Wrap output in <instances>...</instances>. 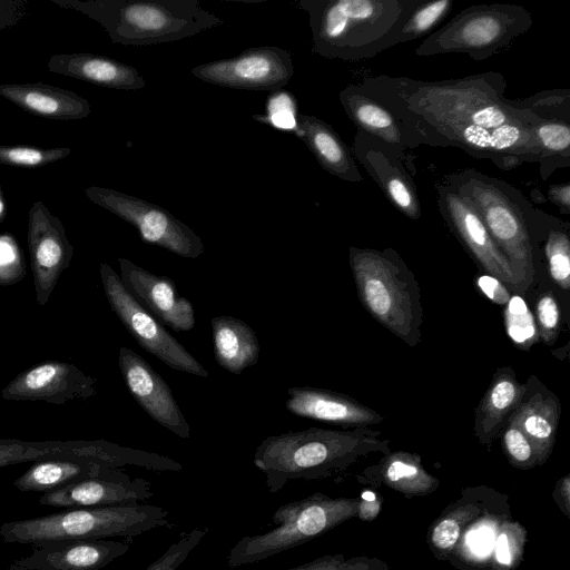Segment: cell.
Masks as SVG:
<instances>
[{
  "mask_svg": "<svg viewBox=\"0 0 570 570\" xmlns=\"http://www.w3.org/2000/svg\"><path fill=\"white\" fill-rule=\"evenodd\" d=\"M503 321L507 335L515 347L528 351L539 340L535 318L523 297L511 295L504 305Z\"/></svg>",
  "mask_w": 570,
  "mask_h": 570,
  "instance_id": "e575fe53",
  "label": "cell"
},
{
  "mask_svg": "<svg viewBox=\"0 0 570 570\" xmlns=\"http://www.w3.org/2000/svg\"><path fill=\"white\" fill-rule=\"evenodd\" d=\"M285 407L292 414L343 426L368 428L384 417L350 395L313 386H294L287 391Z\"/></svg>",
  "mask_w": 570,
  "mask_h": 570,
  "instance_id": "603a6c76",
  "label": "cell"
},
{
  "mask_svg": "<svg viewBox=\"0 0 570 570\" xmlns=\"http://www.w3.org/2000/svg\"><path fill=\"white\" fill-rule=\"evenodd\" d=\"M532 24L531 13L519 4L470 6L431 32L415 48V55L464 53L483 61L508 49Z\"/></svg>",
  "mask_w": 570,
  "mask_h": 570,
  "instance_id": "30bf717a",
  "label": "cell"
},
{
  "mask_svg": "<svg viewBox=\"0 0 570 570\" xmlns=\"http://www.w3.org/2000/svg\"><path fill=\"white\" fill-rule=\"evenodd\" d=\"M207 533L208 529L200 528L184 533L177 542L173 543L145 570H177Z\"/></svg>",
  "mask_w": 570,
  "mask_h": 570,
  "instance_id": "7bdbcfd3",
  "label": "cell"
},
{
  "mask_svg": "<svg viewBox=\"0 0 570 570\" xmlns=\"http://www.w3.org/2000/svg\"><path fill=\"white\" fill-rule=\"evenodd\" d=\"M118 364L128 391L146 413L179 438L188 439L189 424L170 387L156 370L125 346L119 350Z\"/></svg>",
  "mask_w": 570,
  "mask_h": 570,
  "instance_id": "d6986e66",
  "label": "cell"
},
{
  "mask_svg": "<svg viewBox=\"0 0 570 570\" xmlns=\"http://www.w3.org/2000/svg\"><path fill=\"white\" fill-rule=\"evenodd\" d=\"M569 224L546 214L544 255L549 274L554 283L563 289L570 287V239Z\"/></svg>",
  "mask_w": 570,
  "mask_h": 570,
  "instance_id": "836d02e7",
  "label": "cell"
},
{
  "mask_svg": "<svg viewBox=\"0 0 570 570\" xmlns=\"http://www.w3.org/2000/svg\"><path fill=\"white\" fill-rule=\"evenodd\" d=\"M97 21L114 43L150 46L195 36L224 23L198 0H51Z\"/></svg>",
  "mask_w": 570,
  "mask_h": 570,
  "instance_id": "8992f818",
  "label": "cell"
},
{
  "mask_svg": "<svg viewBox=\"0 0 570 570\" xmlns=\"http://www.w3.org/2000/svg\"><path fill=\"white\" fill-rule=\"evenodd\" d=\"M421 0H299L309 19L313 52L362 61L399 45L402 27Z\"/></svg>",
  "mask_w": 570,
  "mask_h": 570,
  "instance_id": "277c9868",
  "label": "cell"
},
{
  "mask_svg": "<svg viewBox=\"0 0 570 570\" xmlns=\"http://www.w3.org/2000/svg\"><path fill=\"white\" fill-rule=\"evenodd\" d=\"M68 147L41 148L21 145H0V164L16 167H41L68 155Z\"/></svg>",
  "mask_w": 570,
  "mask_h": 570,
  "instance_id": "8d00e7d4",
  "label": "cell"
},
{
  "mask_svg": "<svg viewBox=\"0 0 570 570\" xmlns=\"http://www.w3.org/2000/svg\"><path fill=\"white\" fill-rule=\"evenodd\" d=\"M294 73L291 52L275 46H261L239 55L198 65L191 69L196 78L216 86L277 91Z\"/></svg>",
  "mask_w": 570,
  "mask_h": 570,
  "instance_id": "5bb4252c",
  "label": "cell"
},
{
  "mask_svg": "<svg viewBox=\"0 0 570 570\" xmlns=\"http://www.w3.org/2000/svg\"><path fill=\"white\" fill-rule=\"evenodd\" d=\"M382 498L375 493L366 492L360 498L357 515L363 521H371L376 518L381 510Z\"/></svg>",
  "mask_w": 570,
  "mask_h": 570,
  "instance_id": "681fc988",
  "label": "cell"
},
{
  "mask_svg": "<svg viewBox=\"0 0 570 570\" xmlns=\"http://www.w3.org/2000/svg\"><path fill=\"white\" fill-rule=\"evenodd\" d=\"M355 478L360 484L384 487L407 499L429 495L440 487V480L423 466L421 456L403 450L383 454L377 462L362 470Z\"/></svg>",
  "mask_w": 570,
  "mask_h": 570,
  "instance_id": "484cf974",
  "label": "cell"
},
{
  "mask_svg": "<svg viewBox=\"0 0 570 570\" xmlns=\"http://www.w3.org/2000/svg\"><path fill=\"white\" fill-rule=\"evenodd\" d=\"M128 550V543L105 539L43 542L9 570H100Z\"/></svg>",
  "mask_w": 570,
  "mask_h": 570,
  "instance_id": "44dd1931",
  "label": "cell"
},
{
  "mask_svg": "<svg viewBox=\"0 0 570 570\" xmlns=\"http://www.w3.org/2000/svg\"><path fill=\"white\" fill-rule=\"evenodd\" d=\"M47 67L51 72L106 88L138 90L146 85L144 77L132 66L88 52L53 55Z\"/></svg>",
  "mask_w": 570,
  "mask_h": 570,
  "instance_id": "83f0119b",
  "label": "cell"
},
{
  "mask_svg": "<svg viewBox=\"0 0 570 570\" xmlns=\"http://www.w3.org/2000/svg\"><path fill=\"white\" fill-rule=\"evenodd\" d=\"M348 261L363 307L411 347L421 342L423 311L417 281L392 248L351 246Z\"/></svg>",
  "mask_w": 570,
  "mask_h": 570,
  "instance_id": "52a82bcc",
  "label": "cell"
},
{
  "mask_svg": "<svg viewBox=\"0 0 570 570\" xmlns=\"http://www.w3.org/2000/svg\"><path fill=\"white\" fill-rule=\"evenodd\" d=\"M500 435L505 458L513 468L530 470L540 465L535 446L515 424L508 422Z\"/></svg>",
  "mask_w": 570,
  "mask_h": 570,
  "instance_id": "74e56055",
  "label": "cell"
},
{
  "mask_svg": "<svg viewBox=\"0 0 570 570\" xmlns=\"http://www.w3.org/2000/svg\"><path fill=\"white\" fill-rule=\"evenodd\" d=\"M528 532L514 520L509 497L487 485L466 487L432 521L426 543L458 570H515Z\"/></svg>",
  "mask_w": 570,
  "mask_h": 570,
  "instance_id": "7a4b0ae2",
  "label": "cell"
},
{
  "mask_svg": "<svg viewBox=\"0 0 570 570\" xmlns=\"http://www.w3.org/2000/svg\"><path fill=\"white\" fill-rule=\"evenodd\" d=\"M266 110V115H254L253 118L277 129L291 131L295 129L298 111L296 99L291 92L281 90L271 92Z\"/></svg>",
  "mask_w": 570,
  "mask_h": 570,
  "instance_id": "ab89813d",
  "label": "cell"
},
{
  "mask_svg": "<svg viewBox=\"0 0 570 570\" xmlns=\"http://www.w3.org/2000/svg\"><path fill=\"white\" fill-rule=\"evenodd\" d=\"M96 382L72 363L47 361L18 374L1 391V397L63 405L70 400L94 396Z\"/></svg>",
  "mask_w": 570,
  "mask_h": 570,
  "instance_id": "e0dca14e",
  "label": "cell"
},
{
  "mask_svg": "<svg viewBox=\"0 0 570 570\" xmlns=\"http://www.w3.org/2000/svg\"><path fill=\"white\" fill-rule=\"evenodd\" d=\"M24 274L26 265L19 243L12 234H0V285H13Z\"/></svg>",
  "mask_w": 570,
  "mask_h": 570,
  "instance_id": "b9f144b4",
  "label": "cell"
},
{
  "mask_svg": "<svg viewBox=\"0 0 570 570\" xmlns=\"http://www.w3.org/2000/svg\"><path fill=\"white\" fill-rule=\"evenodd\" d=\"M293 134L308 147L327 173L351 183L363 180L352 151L331 125L315 116L298 112Z\"/></svg>",
  "mask_w": 570,
  "mask_h": 570,
  "instance_id": "f546056e",
  "label": "cell"
},
{
  "mask_svg": "<svg viewBox=\"0 0 570 570\" xmlns=\"http://www.w3.org/2000/svg\"><path fill=\"white\" fill-rule=\"evenodd\" d=\"M452 7L453 0H421L405 20L399 45L425 36L448 16Z\"/></svg>",
  "mask_w": 570,
  "mask_h": 570,
  "instance_id": "d590c367",
  "label": "cell"
},
{
  "mask_svg": "<svg viewBox=\"0 0 570 570\" xmlns=\"http://www.w3.org/2000/svg\"><path fill=\"white\" fill-rule=\"evenodd\" d=\"M118 469L95 462L42 460L35 462L13 485L22 492H51L70 483L114 474Z\"/></svg>",
  "mask_w": 570,
  "mask_h": 570,
  "instance_id": "1f68e13d",
  "label": "cell"
},
{
  "mask_svg": "<svg viewBox=\"0 0 570 570\" xmlns=\"http://www.w3.org/2000/svg\"><path fill=\"white\" fill-rule=\"evenodd\" d=\"M560 417L559 399L532 375L508 422L515 424L530 439L537 449L539 463L543 465L553 451Z\"/></svg>",
  "mask_w": 570,
  "mask_h": 570,
  "instance_id": "d4e9b609",
  "label": "cell"
},
{
  "mask_svg": "<svg viewBox=\"0 0 570 570\" xmlns=\"http://www.w3.org/2000/svg\"><path fill=\"white\" fill-rule=\"evenodd\" d=\"M168 512L138 502L67 509L57 513L4 522L0 538L6 543L40 544L59 540L134 538L146 531L168 527Z\"/></svg>",
  "mask_w": 570,
  "mask_h": 570,
  "instance_id": "ba28073f",
  "label": "cell"
},
{
  "mask_svg": "<svg viewBox=\"0 0 570 570\" xmlns=\"http://www.w3.org/2000/svg\"><path fill=\"white\" fill-rule=\"evenodd\" d=\"M0 96L29 114L48 119L78 120L91 112L83 97L43 82L2 83Z\"/></svg>",
  "mask_w": 570,
  "mask_h": 570,
  "instance_id": "f1b7e54d",
  "label": "cell"
},
{
  "mask_svg": "<svg viewBox=\"0 0 570 570\" xmlns=\"http://www.w3.org/2000/svg\"><path fill=\"white\" fill-rule=\"evenodd\" d=\"M85 194L95 205L132 225L145 243L184 258H197L205 250L200 237L159 205L107 187L90 186Z\"/></svg>",
  "mask_w": 570,
  "mask_h": 570,
  "instance_id": "4fadbf2b",
  "label": "cell"
},
{
  "mask_svg": "<svg viewBox=\"0 0 570 570\" xmlns=\"http://www.w3.org/2000/svg\"><path fill=\"white\" fill-rule=\"evenodd\" d=\"M533 132L541 150L540 175L547 180L556 169L570 166V122L541 120Z\"/></svg>",
  "mask_w": 570,
  "mask_h": 570,
  "instance_id": "d6a6232c",
  "label": "cell"
},
{
  "mask_svg": "<svg viewBox=\"0 0 570 570\" xmlns=\"http://www.w3.org/2000/svg\"><path fill=\"white\" fill-rule=\"evenodd\" d=\"M475 284L491 302L498 305H505L511 294L499 278L490 274H481L475 278Z\"/></svg>",
  "mask_w": 570,
  "mask_h": 570,
  "instance_id": "f6af8a7d",
  "label": "cell"
},
{
  "mask_svg": "<svg viewBox=\"0 0 570 570\" xmlns=\"http://www.w3.org/2000/svg\"><path fill=\"white\" fill-rule=\"evenodd\" d=\"M368 428L303 431L271 435L254 453V465L266 475L271 493L293 480H324L347 472L373 454L391 452L390 440Z\"/></svg>",
  "mask_w": 570,
  "mask_h": 570,
  "instance_id": "3957f363",
  "label": "cell"
},
{
  "mask_svg": "<svg viewBox=\"0 0 570 570\" xmlns=\"http://www.w3.org/2000/svg\"><path fill=\"white\" fill-rule=\"evenodd\" d=\"M525 384L518 381L510 366L500 367L474 410L473 433L487 451L501 434L511 413L519 405Z\"/></svg>",
  "mask_w": 570,
  "mask_h": 570,
  "instance_id": "4316f807",
  "label": "cell"
},
{
  "mask_svg": "<svg viewBox=\"0 0 570 570\" xmlns=\"http://www.w3.org/2000/svg\"><path fill=\"white\" fill-rule=\"evenodd\" d=\"M358 86L421 145L460 148L502 170L541 159L533 127L542 119L504 96L499 72L435 81L379 75Z\"/></svg>",
  "mask_w": 570,
  "mask_h": 570,
  "instance_id": "6da1fadb",
  "label": "cell"
},
{
  "mask_svg": "<svg viewBox=\"0 0 570 570\" xmlns=\"http://www.w3.org/2000/svg\"><path fill=\"white\" fill-rule=\"evenodd\" d=\"M214 354L224 370L240 374L257 363L259 344L255 332L244 321L234 316H215L210 320Z\"/></svg>",
  "mask_w": 570,
  "mask_h": 570,
  "instance_id": "4dcf8cb0",
  "label": "cell"
},
{
  "mask_svg": "<svg viewBox=\"0 0 570 570\" xmlns=\"http://www.w3.org/2000/svg\"><path fill=\"white\" fill-rule=\"evenodd\" d=\"M443 181L472 203L521 289H527L535 274L534 235L542 228L544 213L511 184L474 168L448 175Z\"/></svg>",
  "mask_w": 570,
  "mask_h": 570,
  "instance_id": "5b68a950",
  "label": "cell"
},
{
  "mask_svg": "<svg viewBox=\"0 0 570 570\" xmlns=\"http://www.w3.org/2000/svg\"><path fill=\"white\" fill-rule=\"evenodd\" d=\"M535 314L539 337L547 345L554 344L560 332V309L552 292L540 295Z\"/></svg>",
  "mask_w": 570,
  "mask_h": 570,
  "instance_id": "ee69618b",
  "label": "cell"
},
{
  "mask_svg": "<svg viewBox=\"0 0 570 570\" xmlns=\"http://www.w3.org/2000/svg\"><path fill=\"white\" fill-rule=\"evenodd\" d=\"M435 188L438 208L445 224L479 266L511 288L520 289L514 271L492 240L472 203L443 180Z\"/></svg>",
  "mask_w": 570,
  "mask_h": 570,
  "instance_id": "9a60e30c",
  "label": "cell"
},
{
  "mask_svg": "<svg viewBox=\"0 0 570 570\" xmlns=\"http://www.w3.org/2000/svg\"><path fill=\"white\" fill-rule=\"evenodd\" d=\"M338 100L357 131L389 145L405 160L406 149L421 146V141L380 101L366 94L358 83H350L338 94Z\"/></svg>",
  "mask_w": 570,
  "mask_h": 570,
  "instance_id": "cb8c5ba5",
  "label": "cell"
},
{
  "mask_svg": "<svg viewBox=\"0 0 570 570\" xmlns=\"http://www.w3.org/2000/svg\"><path fill=\"white\" fill-rule=\"evenodd\" d=\"M6 216H7V206H6V200H4L3 193H2V189L0 186V223H2L4 220Z\"/></svg>",
  "mask_w": 570,
  "mask_h": 570,
  "instance_id": "f907efd6",
  "label": "cell"
},
{
  "mask_svg": "<svg viewBox=\"0 0 570 570\" xmlns=\"http://www.w3.org/2000/svg\"><path fill=\"white\" fill-rule=\"evenodd\" d=\"M154 495L149 481L117 470L114 474L80 480L43 493L38 502L53 508H95L135 503Z\"/></svg>",
  "mask_w": 570,
  "mask_h": 570,
  "instance_id": "7402d4cb",
  "label": "cell"
},
{
  "mask_svg": "<svg viewBox=\"0 0 570 570\" xmlns=\"http://www.w3.org/2000/svg\"><path fill=\"white\" fill-rule=\"evenodd\" d=\"M99 273L111 309L144 350L173 370L200 377L209 376V372L165 328V325L136 301L108 264L101 263Z\"/></svg>",
  "mask_w": 570,
  "mask_h": 570,
  "instance_id": "7c38bea8",
  "label": "cell"
},
{
  "mask_svg": "<svg viewBox=\"0 0 570 570\" xmlns=\"http://www.w3.org/2000/svg\"><path fill=\"white\" fill-rule=\"evenodd\" d=\"M552 499L564 517L570 518V473H566L557 481Z\"/></svg>",
  "mask_w": 570,
  "mask_h": 570,
  "instance_id": "7dc6e473",
  "label": "cell"
},
{
  "mask_svg": "<svg viewBox=\"0 0 570 570\" xmlns=\"http://www.w3.org/2000/svg\"><path fill=\"white\" fill-rule=\"evenodd\" d=\"M360 498H332L315 492L277 508L272 530L243 537L229 550L227 566L263 561L325 534L357 515Z\"/></svg>",
  "mask_w": 570,
  "mask_h": 570,
  "instance_id": "9c48e42d",
  "label": "cell"
},
{
  "mask_svg": "<svg viewBox=\"0 0 570 570\" xmlns=\"http://www.w3.org/2000/svg\"><path fill=\"white\" fill-rule=\"evenodd\" d=\"M287 570H391V568L384 560L376 557L346 558L342 553H336L320 557Z\"/></svg>",
  "mask_w": 570,
  "mask_h": 570,
  "instance_id": "60d3db41",
  "label": "cell"
},
{
  "mask_svg": "<svg viewBox=\"0 0 570 570\" xmlns=\"http://www.w3.org/2000/svg\"><path fill=\"white\" fill-rule=\"evenodd\" d=\"M353 156L401 214L414 220L420 218L422 210L416 186L404 160L394 149L373 136L357 131Z\"/></svg>",
  "mask_w": 570,
  "mask_h": 570,
  "instance_id": "ac0fdd59",
  "label": "cell"
},
{
  "mask_svg": "<svg viewBox=\"0 0 570 570\" xmlns=\"http://www.w3.org/2000/svg\"><path fill=\"white\" fill-rule=\"evenodd\" d=\"M42 460L95 462L108 468L135 465L159 472H180L183 465L158 453L131 449L105 440L23 441L0 439V468Z\"/></svg>",
  "mask_w": 570,
  "mask_h": 570,
  "instance_id": "8fae6325",
  "label": "cell"
},
{
  "mask_svg": "<svg viewBox=\"0 0 570 570\" xmlns=\"http://www.w3.org/2000/svg\"><path fill=\"white\" fill-rule=\"evenodd\" d=\"M118 264L127 291L158 321L176 332L195 326L193 304L178 294L173 279L155 275L127 258H119Z\"/></svg>",
  "mask_w": 570,
  "mask_h": 570,
  "instance_id": "ffe728a7",
  "label": "cell"
},
{
  "mask_svg": "<svg viewBox=\"0 0 570 570\" xmlns=\"http://www.w3.org/2000/svg\"><path fill=\"white\" fill-rule=\"evenodd\" d=\"M28 14L27 0H0V30L16 26Z\"/></svg>",
  "mask_w": 570,
  "mask_h": 570,
  "instance_id": "bcb514c9",
  "label": "cell"
},
{
  "mask_svg": "<svg viewBox=\"0 0 570 570\" xmlns=\"http://www.w3.org/2000/svg\"><path fill=\"white\" fill-rule=\"evenodd\" d=\"M27 238L36 301L45 306L60 275L71 265L73 248L62 222L40 200L28 212Z\"/></svg>",
  "mask_w": 570,
  "mask_h": 570,
  "instance_id": "2e32d148",
  "label": "cell"
},
{
  "mask_svg": "<svg viewBox=\"0 0 570 570\" xmlns=\"http://www.w3.org/2000/svg\"><path fill=\"white\" fill-rule=\"evenodd\" d=\"M547 197L556 206L559 207L560 212L564 215L570 213V184H553L548 188Z\"/></svg>",
  "mask_w": 570,
  "mask_h": 570,
  "instance_id": "c3c4849f",
  "label": "cell"
},
{
  "mask_svg": "<svg viewBox=\"0 0 570 570\" xmlns=\"http://www.w3.org/2000/svg\"><path fill=\"white\" fill-rule=\"evenodd\" d=\"M517 101L542 120L559 119L570 122L569 89L544 90Z\"/></svg>",
  "mask_w": 570,
  "mask_h": 570,
  "instance_id": "f35d334b",
  "label": "cell"
}]
</instances>
